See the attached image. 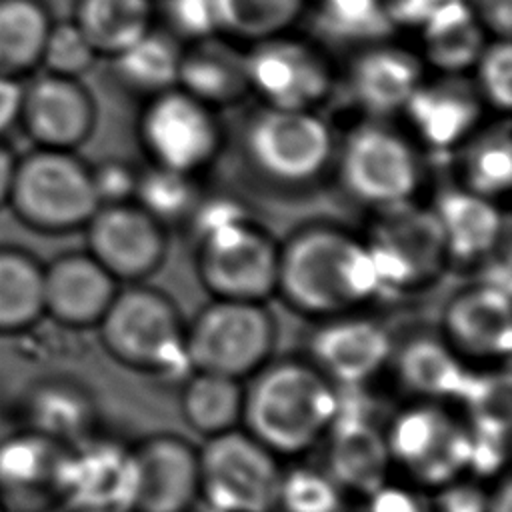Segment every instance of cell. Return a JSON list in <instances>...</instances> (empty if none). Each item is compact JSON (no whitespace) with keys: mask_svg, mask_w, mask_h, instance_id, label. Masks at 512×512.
Masks as SVG:
<instances>
[{"mask_svg":"<svg viewBox=\"0 0 512 512\" xmlns=\"http://www.w3.org/2000/svg\"><path fill=\"white\" fill-rule=\"evenodd\" d=\"M382 284L366 240L336 226H310L278 254L276 296L312 322L366 310Z\"/></svg>","mask_w":512,"mask_h":512,"instance_id":"cell-1","label":"cell"},{"mask_svg":"<svg viewBox=\"0 0 512 512\" xmlns=\"http://www.w3.org/2000/svg\"><path fill=\"white\" fill-rule=\"evenodd\" d=\"M340 390L304 356H272L244 380L242 428L292 462L312 454L328 436Z\"/></svg>","mask_w":512,"mask_h":512,"instance_id":"cell-2","label":"cell"},{"mask_svg":"<svg viewBox=\"0 0 512 512\" xmlns=\"http://www.w3.org/2000/svg\"><path fill=\"white\" fill-rule=\"evenodd\" d=\"M96 330L104 352L136 374L180 384L190 372L186 320L162 290L140 282L118 288Z\"/></svg>","mask_w":512,"mask_h":512,"instance_id":"cell-3","label":"cell"},{"mask_svg":"<svg viewBox=\"0 0 512 512\" xmlns=\"http://www.w3.org/2000/svg\"><path fill=\"white\" fill-rule=\"evenodd\" d=\"M392 476L434 492L468 474L470 432L450 402L406 400L384 424Z\"/></svg>","mask_w":512,"mask_h":512,"instance_id":"cell-4","label":"cell"},{"mask_svg":"<svg viewBox=\"0 0 512 512\" xmlns=\"http://www.w3.org/2000/svg\"><path fill=\"white\" fill-rule=\"evenodd\" d=\"M6 204L20 222L50 234L86 226L100 206L92 168L72 150L54 148L16 158Z\"/></svg>","mask_w":512,"mask_h":512,"instance_id":"cell-5","label":"cell"},{"mask_svg":"<svg viewBox=\"0 0 512 512\" xmlns=\"http://www.w3.org/2000/svg\"><path fill=\"white\" fill-rule=\"evenodd\" d=\"M274 314L260 302L212 298L186 322L190 370L248 380L276 350Z\"/></svg>","mask_w":512,"mask_h":512,"instance_id":"cell-6","label":"cell"},{"mask_svg":"<svg viewBox=\"0 0 512 512\" xmlns=\"http://www.w3.org/2000/svg\"><path fill=\"white\" fill-rule=\"evenodd\" d=\"M196 272L212 298L260 302L276 296L280 246L242 212L198 232Z\"/></svg>","mask_w":512,"mask_h":512,"instance_id":"cell-7","label":"cell"},{"mask_svg":"<svg viewBox=\"0 0 512 512\" xmlns=\"http://www.w3.org/2000/svg\"><path fill=\"white\" fill-rule=\"evenodd\" d=\"M200 452V506L218 512H274L284 460L242 426L206 438Z\"/></svg>","mask_w":512,"mask_h":512,"instance_id":"cell-8","label":"cell"},{"mask_svg":"<svg viewBox=\"0 0 512 512\" xmlns=\"http://www.w3.org/2000/svg\"><path fill=\"white\" fill-rule=\"evenodd\" d=\"M250 164L268 180L302 186L316 180L334 158V136L314 110L264 106L244 130Z\"/></svg>","mask_w":512,"mask_h":512,"instance_id":"cell-9","label":"cell"},{"mask_svg":"<svg viewBox=\"0 0 512 512\" xmlns=\"http://www.w3.org/2000/svg\"><path fill=\"white\" fill-rule=\"evenodd\" d=\"M366 236L382 292H414L434 282L448 266L440 224L432 210L412 202L384 208Z\"/></svg>","mask_w":512,"mask_h":512,"instance_id":"cell-10","label":"cell"},{"mask_svg":"<svg viewBox=\"0 0 512 512\" xmlns=\"http://www.w3.org/2000/svg\"><path fill=\"white\" fill-rule=\"evenodd\" d=\"M344 188L378 210L412 202L420 184V164L408 138L384 124H362L338 152Z\"/></svg>","mask_w":512,"mask_h":512,"instance_id":"cell-11","label":"cell"},{"mask_svg":"<svg viewBox=\"0 0 512 512\" xmlns=\"http://www.w3.org/2000/svg\"><path fill=\"white\" fill-rule=\"evenodd\" d=\"M436 330L468 368H506L512 348L508 284L482 278L460 288L444 304Z\"/></svg>","mask_w":512,"mask_h":512,"instance_id":"cell-12","label":"cell"},{"mask_svg":"<svg viewBox=\"0 0 512 512\" xmlns=\"http://www.w3.org/2000/svg\"><path fill=\"white\" fill-rule=\"evenodd\" d=\"M394 334L366 310L314 322L304 356L340 390L366 388L388 368Z\"/></svg>","mask_w":512,"mask_h":512,"instance_id":"cell-13","label":"cell"},{"mask_svg":"<svg viewBox=\"0 0 512 512\" xmlns=\"http://www.w3.org/2000/svg\"><path fill=\"white\" fill-rule=\"evenodd\" d=\"M140 140L156 166L194 174L212 162L222 134L212 108L174 86L146 104Z\"/></svg>","mask_w":512,"mask_h":512,"instance_id":"cell-14","label":"cell"},{"mask_svg":"<svg viewBox=\"0 0 512 512\" xmlns=\"http://www.w3.org/2000/svg\"><path fill=\"white\" fill-rule=\"evenodd\" d=\"M248 90L264 106L314 110L332 90V68L326 56L310 42L278 34L254 42L244 54Z\"/></svg>","mask_w":512,"mask_h":512,"instance_id":"cell-15","label":"cell"},{"mask_svg":"<svg viewBox=\"0 0 512 512\" xmlns=\"http://www.w3.org/2000/svg\"><path fill=\"white\" fill-rule=\"evenodd\" d=\"M70 446L30 428L0 440V506L4 512H54L66 506Z\"/></svg>","mask_w":512,"mask_h":512,"instance_id":"cell-16","label":"cell"},{"mask_svg":"<svg viewBox=\"0 0 512 512\" xmlns=\"http://www.w3.org/2000/svg\"><path fill=\"white\" fill-rule=\"evenodd\" d=\"M136 490L134 442L96 432L70 446L66 508L72 512H132Z\"/></svg>","mask_w":512,"mask_h":512,"instance_id":"cell-17","label":"cell"},{"mask_svg":"<svg viewBox=\"0 0 512 512\" xmlns=\"http://www.w3.org/2000/svg\"><path fill=\"white\" fill-rule=\"evenodd\" d=\"M88 254L118 282H142L166 254L162 224L136 202L102 204L86 222Z\"/></svg>","mask_w":512,"mask_h":512,"instance_id":"cell-18","label":"cell"},{"mask_svg":"<svg viewBox=\"0 0 512 512\" xmlns=\"http://www.w3.org/2000/svg\"><path fill=\"white\" fill-rule=\"evenodd\" d=\"M138 490L132 512H194L200 506V452L176 432L134 442Z\"/></svg>","mask_w":512,"mask_h":512,"instance_id":"cell-19","label":"cell"},{"mask_svg":"<svg viewBox=\"0 0 512 512\" xmlns=\"http://www.w3.org/2000/svg\"><path fill=\"white\" fill-rule=\"evenodd\" d=\"M324 468L348 498L364 500L392 478V464L382 424L370 410L350 406L340 394L334 424L320 444Z\"/></svg>","mask_w":512,"mask_h":512,"instance_id":"cell-20","label":"cell"},{"mask_svg":"<svg viewBox=\"0 0 512 512\" xmlns=\"http://www.w3.org/2000/svg\"><path fill=\"white\" fill-rule=\"evenodd\" d=\"M18 122L38 148L72 150L90 136L96 108L76 78L46 72L22 86Z\"/></svg>","mask_w":512,"mask_h":512,"instance_id":"cell-21","label":"cell"},{"mask_svg":"<svg viewBox=\"0 0 512 512\" xmlns=\"http://www.w3.org/2000/svg\"><path fill=\"white\" fill-rule=\"evenodd\" d=\"M118 288L88 252L62 254L42 268L44 316L66 328H96Z\"/></svg>","mask_w":512,"mask_h":512,"instance_id":"cell-22","label":"cell"},{"mask_svg":"<svg viewBox=\"0 0 512 512\" xmlns=\"http://www.w3.org/2000/svg\"><path fill=\"white\" fill-rule=\"evenodd\" d=\"M458 76L444 74L434 82L422 80L402 108L416 138L430 150L450 152L464 146L480 124L482 98L472 84Z\"/></svg>","mask_w":512,"mask_h":512,"instance_id":"cell-23","label":"cell"},{"mask_svg":"<svg viewBox=\"0 0 512 512\" xmlns=\"http://www.w3.org/2000/svg\"><path fill=\"white\" fill-rule=\"evenodd\" d=\"M408 400L460 402L472 368H468L438 330H416L402 340L394 338L388 368Z\"/></svg>","mask_w":512,"mask_h":512,"instance_id":"cell-24","label":"cell"},{"mask_svg":"<svg viewBox=\"0 0 512 512\" xmlns=\"http://www.w3.org/2000/svg\"><path fill=\"white\" fill-rule=\"evenodd\" d=\"M24 428L60 444L74 446L98 432V402L94 392L68 376H46L34 382L22 398Z\"/></svg>","mask_w":512,"mask_h":512,"instance_id":"cell-25","label":"cell"},{"mask_svg":"<svg viewBox=\"0 0 512 512\" xmlns=\"http://www.w3.org/2000/svg\"><path fill=\"white\" fill-rule=\"evenodd\" d=\"M422 80L420 58L384 42L368 44L348 72L354 102L376 116L400 112Z\"/></svg>","mask_w":512,"mask_h":512,"instance_id":"cell-26","label":"cell"},{"mask_svg":"<svg viewBox=\"0 0 512 512\" xmlns=\"http://www.w3.org/2000/svg\"><path fill=\"white\" fill-rule=\"evenodd\" d=\"M446 244L448 264H480L498 246L504 218L494 200L466 188H450L432 208Z\"/></svg>","mask_w":512,"mask_h":512,"instance_id":"cell-27","label":"cell"},{"mask_svg":"<svg viewBox=\"0 0 512 512\" xmlns=\"http://www.w3.org/2000/svg\"><path fill=\"white\" fill-rule=\"evenodd\" d=\"M176 86L210 108L232 104L248 92L244 54L212 36L196 40L190 50H182Z\"/></svg>","mask_w":512,"mask_h":512,"instance_id":"cell-28","label":"cell"},{"mask_svg":"<svg viewBox=\"0 0 512 512\" xmlns=\"http://www.w3.org/2000/svg\"><path fill=\"white\" fill-rule=\"evenodd\" d=\"M244 382L222 374L190 370L178 386L184 424L200 438H214L242 426Z\"/></svg>","mask_w":512,"mask_h":512,"instance_id":"cell-29","label":"cell"},{"mask_svg":"<svg viewBox=\"0 0 512 512\" xmlns=\"http://www.w3.org/2000/svg\"><path fill=\"white\" fill-rule=\"evenodd\" d=\"M424 56L442 74H462L482 52L484 28L468 0H452L422 28Z\"/></svg>","mask_w":512,"mask_h":512,"instance_id":"cell-30","label":"cell"},{"mask_svg":"<svg viewBox=\"0 0 512 512\" xmlns=\"http://www.w3.org/2000/svg\"><path fill=\"white\" fill-rule=\"evenodd\" d=\"M152 0H76L72 22L96 54L116 56L152 28Z\"/></svg>","mask_w":512,"mask_h":512,"instance_id":"cell-31","label":"cell"},{"mask_svg":"<svg viewBox=\"0 0 512 512\" xmlns=\"http://www.w3.org/2000/svg\"><path fill=\"white\" fill-rule=\"evenodd\" d=\"M50 26L40 0H0V74L18 78L40 66Z\"/></svg>","mask_w":512,"mask_h":512,"instance_id":"cell-32","label":"cell"},{"mask_svg":"<svg viewBox=\"0 0 512 512\" xmlns=\"http://www.w3.org/2000/svg\"><path fill=\"white\" fill-rule=\"evenodd\" d=\"M42 268L22 248L0 246V334L24 332L44 316Z\"/></svg>","mask_w":512,"mask_h":512,"instance_id":"cell-33","label":"cell"},{"mask_svg":"<svg viewBox=\"0 0 512 512\" xmlns=\"http://www.w3.org/2000/svg\"><path fill=\"white\" fill-rule=\"evenodd\" d=\"M182 50L168 32L148 30L114 58L118 78L136 92L160 94L176 86Z\"/></svg>","mask_w":512,"mask_h":512,"instance_id":"cell-34","label":"cell"},{"mask_svg":"<svg viewBox=\"0 0 512 512\" xmlns=\"http://www.w3.org/2000/svg\"><path fill=\"white\" fill-rule=\"evenodd\" d=\"M462 154V188L494 200L512 184V138L508 124L472 134Z\"/></svg>","mask_w":512,"mask_h":512,"instance_id":"cell-35","label":"cell"},{"mask_svg":"<svg viewBox=\"0 0 512 512\" xmlns=\"http://www.w3.org/2000/svg\"><path fill=\"white\" fill-rule=\"evenodd\" d=\"M306 0H216L218 32L242 42H260L286 30L302 16Z\"/></svg>","mask_w":512,"mask_h":512,"instance_id":"cell-36","label":"cell"},{"mask_svg":"<svg viewBox=\"0 0 512 512\" xmlns=\"http://www.w3.org/2000/svg\"><path fill=\"white\" fill-rule=\"evenodd\" d=\"M350 498L322 464L284 462L274 512H348Z\"/></svg>","mask_w":512,"mask_h":512,"instance_id":"cell-37","label":"cell"},{"mask_svg":"<svg viewBox=\"0 0 512 512\" xmlns=\"http://www.w3.org/2000/svg\"><path fill=\"white\" fill-rule=\"evenodd\" d=\"M318 30L340 44L382 42L394 28L382 0H316Z\"/></svg>","mask_w":512,"mask_h":512,"instance_id":"cell-38","label":"cell"},{"mask_svg":"<svg viewBox=\"0 0 512 512\" xmlns=\"http://www.w3.org/2000/svg\"><path fill=\"white\" fill-rule=\"evenodd\" d=\"M136 204L162 226L182 218H190L198 206V190L192 174L152 166L136 176Z\"/></svg>","mask_w":512,"mask_h":512,"instance_id":"cell-39","label":"cell"},{"mask_svg":"<svg viewBox=\"0 0 512 512\" xmlns=\"http://www.w3.org/2000/svg\"><path fill=\"white\" fill-rule=\"evenodd\" d=\"M476 84L480 98L498 110L512 104V48L506 38L486 44L476 60Z\"/></svg>","mask_w":512,"mask_h":512,"instance_id":"cell-40","label":"cell"},{"mask_svg":"<svg viewBox=\"0 0 512 512\" xmlns=\"http://www.w3.org/2000/svg\"><path fill=\"white\" fill-rule=\"evenodd\" d=\"M96 56L98 54L72 20L66 24L52 22L40 64L46 66V72L76 78L94 62Z\"/></svg>","mask_w":512,"mask_h":512,"instance_id":"cell-41","label":"cell"},{"mask_svg":"<svg viewBox=\"0 0 512 512\" xmlns=\"http://www.w3.org/2000/svg\"><path fill=\"white\" fill-rule=\"evenodd\" d=\"M162 14L170 30L190 42L218 32L216 0H162Z\"/></svg>","mask_w":512,"mask_h":512,"instance_id":"cell-42","label":"cell"},{"mask_svg":"<svg viewBox=\"0 0 512 512\" xmlns=\"http://www.w3.org/2000/svg\"><path fill=\"white\" fill-rule=\"evenodd\" d=\"M488 488L490 484L470 474L458 476L430 492L432 512H486Z\"/></svg>","mask_w":512,"mask_h":512,"instance_id":"cell-43","label":"cell"},{"mask_svg":"<svg viewBox=\"0 0 512 512\" xmlns=\"http://www.w3.org/2000/svg\"><path fill=\"white\" fill-rule=\"evenodd\" d=\"M366 512H432L430 494L392 476L364 498Z\"/></svg>","mask_w":512,"mask_h":512,"instance_id":"cell-44","label":"cell"},{"mask_svg":"<svg viewBox=\"0 0 512 512\" xmlns=\"http://www.w3.org/2000/svg\"><path fill=\"white\" fill-rule=\"evenodd\" d=\"M136 176L138 174H134L128 166L118 162H106L98 168H92V180L100 206L128 202L134 196Z\"/></svg>","mask_w":512,"mask_h":512,"instance_id":"cell-45","label":"cell"},{"mask_svg":"<svg viewBox=\"0 0 512 512\" xmlns=\"http://www.w3.org/2000/svg\"><path fill=\"white\" fill-rule=\"evenodd\" d=\"M392 26L422 28L438 10L452 0H382Z\"/></svg>","mask_w":512,"mask_h":512,"instance_id":"cell-46","label":"cell"},{"mask_svg":"<svg viewBox=\"0 0 512 512\" xmlns=\"http://www.w3.org/2000/svg\"><path fill=\"white\" fill-rule=\"evenodd\" d=\"M22 84L18 78L0 74V134L18 122Z\"/></svg>","mask_w":512,"mask_h":512,"instance_id":"cell-47","label":"cell"},{"mask_svg":"<svg viewBox=\"0 0 512 512\" xmlns=\"http://www.w3.org/2000/svg\"><path fill=\"white\" fill-rule=\"evenodd\" d=\"M486 512H512V486L508 472L490 482Z\"/></svg>","mask_w":512,"mask_h":512,"instance_id":"cell-48","label":"cell"},{"mask_svg":"<svg viewBox=\"0 0 512 512\" xmlns=\"http://www.w3.org/2000/svg\"><path fill=\"white\" fill-rule=\"evenodd\" d=\"M478 16H482L494 28L498 26L502 32L508 30L510 24V0H480V6L474 8Z\"/></svg>","mask_w":512,"mask_h":512,"instance_id":"cell-49","label":"cell"},{"mask_svg":"<svg viewBox=\"0 0 512 512\" xmlns=\"http://www.w3.org/2000/svg\"><path fill=\"white\" fill-rule=\"evenodd\" d=\"M14 164H16L14 152L0 140V206L6 204V200H8Z\"/></svg>","mask_w":512,"mask_h":512,"instance_id":"cell-50","label":"cell"},{"mask_svg":"<svg viewBox=\"0 0 512 512\" xmlns=\"http://www.w3.org/2000/svg\"><path fill=\"white\" fill-rule=\"evenodd\" d=\"M12 430H8V418H6V410H4V406H2V402H0V440L6 436V434H10Z\"/></svg>","mask_w":512,"mask_h":512,"instance_id":"cell-51","label":"cell"},{"mask_svg":"<svg viewBox=\"0 0 512 512\" xmlns=\"http://www.w3.org/2000/svg\"><path fill=\"white\" fill-rule=\"evenodd\" d=\"M194 512H218V510H212V508H206V506H198Z\"/></svg>","mask_w":512,"mask_h":512,"instance_id":"cell-52","label":"cell"},{"mask_svg":"<svg viewBox=\"0 0 512 512\" xmlns=\"http://www.w3.org/2000/svg\"><path fill=\"white\" fill-rule=\"evenodd\" d=\"M0 512H4V508H2V506H0Z\"/></svg>","mask_w":512,"mask_h":512,"instance_id":"cell-53","label":"cell"}]
</instances>
